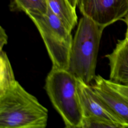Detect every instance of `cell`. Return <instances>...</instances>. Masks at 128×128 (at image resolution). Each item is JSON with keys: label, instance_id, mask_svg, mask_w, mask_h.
<instances>
[{"label": "cell", "instance_id": "cell-3", "mask_svg": "<svg viewBox=\"0 0 128 128\" xmlns=\"http://www.w3.org/2000/svg\"><path fill=\"white\" fill-rule=\"evenodd\" d=\"M44 89L66 128H81L83 111L78 90V78L68 70L52 68Z\"/></svg>", "mask_w": 128, "mask_h": 128}, {"label": "cell", "instance_id": "cell-11", "mask_svg": "<svg viewBox=\"0 0 128 128\" xmlns=\"http://www.w3.org/2000/svg\"><path fill=\"white\" fill-rule=\"evenodd\" d=\"M15 8L26 13L29 12L46 14L48 5L47 0H13Z\"/></svg>", "mask_w": 128, "mask_h": 128}, {"label": "cell", "instance_id": "cell-1", "mask_svg": "<svg viewBox=\"0 0 128 128\" xmlns=\"http://www.w3.org/2000/svg\"><path fill=\"white\" fill-rule=\"evenodd\" d=\"M48 110L16 81L0 94V128H44Z\"/></svg>", "mask_w": 128, "mask_h": 128}, {"label": "cell", "instance_id": "cell-4", "mask_svg": "<svg viewBox=\"0 0 128 128\" xmlns=\"http://www.w3.org/2000/svg\"><path fill=\"white\" fill-rule=\"evenodd\" d=\"M46 46L52 67L68 70L73 38L70 31L48 6L46 14L29 12Z\"/></svg>", "mask_w": 128, "mask_h": 128}, {"label": "cell", "instance_id": "cell-15", "mask_svg": "<svg viewBox=\"0 0 128 128\" xmlns=\"http://www.w3.org/2000/svg\"><path fill=\"white\" fill-rule=\"evenodd\" d=\"M124 20L126 24V26H127L126 31V36L128 37V14L126 16V17L124 18Z\"/></svg>", "mask_w": 128, "mask_h": 128}, {"label": "cell", "instance_id": "cell-5", "mask_svg": "<svg viewBox=\"0 0 128 128\" xmlns=\"http://www.w3.org/2000/svg\"><path fill=\"white\" fill-rule=\"evenodd\" d=\"M79 10L104 28L128 14V0H78Z\"/></svg>", "mask_w": 128, "mask_h": 128}, {"label": "cell", "instance_id": "cell-9", "mask_svg": "<svg viewBox=\"0 0 128 128\" xmlns=\"http://www.w3.org/2000/svg\"><path fill=\"white\" fill-rule=\"evenodd\" d=\"M49 7L70 32L78 24V16L68 0H47Z\"/></svg>", "mask_w": 128, "mask_h": 128}, {"label": "cell", "instance_id": "cell-16", "mask_svg": "<svg viewBox=\"0 0 128 128\" xmlns=\"http://www.w3.org/2000/svg\"><path fill=\"white\" fill-rule=\"evenodd\" d=\"M69 1V2H70V4H71V5L74 8H76V6L78 4V2L77 0H68Z\"/></svg>", "mask_w": 128, "mask_h": 128}, {"label": "cell", "instance_id": "cell-10", "mask_svg": "<svg viewBox=\"0 0 128 128\" xmlns=\"http://www.w3.org/2000/svg\"><path fill=\"white\" fill-rule=\"evenodd\" d=\"M16 80L6 52L0 51V94L12 86Z\"/></svg>", "mask_w": 128, "mask_h": 128}, {"label": "cell", "instance_id": "cell-6", "mask_svg": "<svg viewBox=\"0 0 128 128\" xmlns=\"http://www.w3.org/2000/svg\"><path fill=\"white\" fill-rule=\"evenodd\" d=\"M78 90L84 118L98 117L114 124L118 128H128V124L98 98L91 84L78 78Z\"/></svg>", "mask_w": 128, "mask_h": 128}, {"label": "cell", "instance_id": "cell-8", "mask_svg": "<svg viewBox=\"0 0 128 128\" xmlns=\"http://www.w3.org/2000/svg\"><path fill=\"white\" fill-rule=\"evenodd\" d=\"M105 57L108 60L110 80L128 86V37L118 40L112 52Z\"/></svg>", "mask_w": 128, "mask_h": 128}, {"label": "cell", "instance_id": "cell-7", "mask_svg": "<svg viewBox=\"0 0 128 128\" xmlns=\"http://www.w3.org/2000/svg\"><path fill=\"white\" fill-rule=\"evenodd\" d=\"M91 84L98 98L128 125V100L111 84L110 80L96 75Z\"/></svg>", "mask_w": 128, "mask_h": 128}, {"label": "cell", "instance_id": "cell-13", "mask_svg": "<svg viewBox=\"0 0 128 128\" xmlns=\"http://www.w3.org/2000/svg\"><path fill=\"white\" fill-rule=\"evenodd\" d=\"M112 86L123 96L128 100V86L118 84L110 80Z\"/></svg>", "mask_w": 128, "mask_h": 128}, {"label": "cell", "instance_id": "cell-12", "mask_svg": "<svg viewBox=\"0 0 128 128\" xmlns=\"http://www.w3.org/2000/svg\"><path fill=\"white\" fill-rule=\"evenodd\" d=\"M118 128L114 123L98 117H84L81 128Z\"/></svg>", "mask_w": 128, "mask_h": 128}, {"label": "cell", "instance_id": "cell-2", "mask_svg": "<svg viewBox=\"0 0 128 128\" xmlns=\"http://www.w3.org/2000/svg\"><path fill=\"white\" fill-rule=\"evenodd\" d=\"M104 29L83 16L73 37L68 70L86 84H90L96 76L97 58Z\"/></svg>", "mask_w": 128, "mask_h": 128}, {"label": "cell", "instance_id": "cell-14", "mask_svg": "<svg viewBox=\"0 0 128 128\" xmlns=\"http://www.w3.org/2000/svg\"><path fill=\"white\" fill-rule=\"evenodd\" d=\"M8 36L5 30L2 26L0 28V51L2 50L3 47L7 44Z\"/></svg>", "mask_w": 128, "mask_h": 128}]
</instances>
